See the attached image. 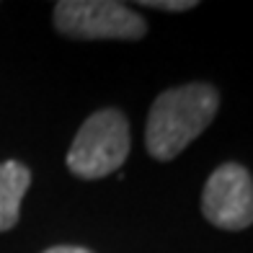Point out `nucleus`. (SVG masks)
I'll return each mask as SVG.
<instances>
[{
	"mask_svg": "<svg viewBox=\"0 0 253 253\" xmlns=\"http://www.w3.org/2000/svg\"><path fill=\"white\" fill-rule=\"evenodd\" d=\"M220 96L207 83L163 90L147 117L145 145L155 160H173L212 124Z\"/></svg>",
	"mask_w": 253,
	"mask_h": 253,
	"instance_id": "1",
	"label": "nucleus"
},
{
	"mask_svg": "<svg viewBox=\"0 0 253 253\" xmlns=\"http://www.w3.org/2000/svg\"><path fill=\"white\" fill-rule=\"evenodd\" d=\"M129 155V124L117 109H101L83 122L67 153V168L80 178H103Z\"/></svg>",
	"mask_w": 253,
	"mask_h": 253,
	"instance_id": "2",
	"label": "nucleus"
},
{
	"mask_svg": "<svg viewBox=\"0 0 253 253\" xmlns=\"http://www.w3.org/2000/svg\"><path fill=\"white\" fill-rule=\"evenodd\" d=\"M54 26L70 39H142L145 21L114 0H62L54 5Z\"/></svg>",
	"mask_w": 253,
	"mask_h": 253,
	"instance_id": "3",
	"label": "nucleus"
},
{
	"mask_svg": "<svg viewBox=\"0 0 253 253\" xmlns=\"http://www.w3.org/2000/svg\"><path fill=\"white\" fill-rule=\"evenodd\" d=\"M202 212L214 227L246 230L253 225V178L240 163H225L207 178Z\"/></svg>",
	"mask_w": 253,
	"mask_h": 253,
	"instance_id": "4",
	"label": "nucleus"
},
{
	"mask_svg": "<svg viewBox=\"0 0 253 253\" xmlns=\"http://www.w3.org/2000/svg\"><path fill=\"white\" fill-rule=\"evenodd\" d=\"M31 183V170L18 160L0 163V233L18 222L21 199Z\"/></svg>",
	"mask_w": 253,
	"mask_h": 253,
	"instance_id": "5",
	"label": "nucleus"
},
{
	"mask_svg": "<svg viewBox=\"0 0 253 253\" xmlns=\"http://www.w3.org/2000/svg\"><path fill=\"white\" fill-rule=\"evenodd\" d=\"M140 5L155 8V10H173V13H178V10H191V8H197V3H194V0H142Z\"/></svg>",
	"mask_w": 253,
	"mask_h": 253,
	"instance_id": "6",
	"label": "nucleus"
},
{
	"mask_svg": "<svg viewBox=\"0 0 253 253\" xmlns=\"http://www.w3.org/2000/svg\"><path fill=\"white\" fill-rule=\"evenodd\" d=\"M44 253H90L88 248H80V246H54Z\"/></svg>",
	"mask_w": 253,
	"mask_h": 253,
	"instance_id": "7",
	"label": "nucleus"
}]
</instances>
